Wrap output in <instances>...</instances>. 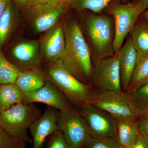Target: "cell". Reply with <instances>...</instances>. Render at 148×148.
Here are the masks:
<instances>
[{
	"mask_svg": "<svg viewBox=\"0 0 148 148\" xmlns=\"http://www.w3.org/2000/svg\"><path fill=\"white\" fill-rule=\"evenodd\" d=\"M66 47L59 61L81 82L92 81L93 67L90 48L79 24L75 20L63 21Z\"/></svg>",
	"mask_w": 148,
	"mask_h": 148,
	"instance_id": "6da1fadb",
	"label": "cell"
},
{
	"mask_svg": "<svg viewBox=\"0 0 148 148\" xmlns=\"http://www.w3.org/2000/svg\"><path fill=\"white\" fill-rule=\"evenodd\" d=\"M93 65L104 58L113 56L114 25L110 17L92 14L85 21Z\"/></svg>",
	"mask_w": 148,
	"mask_h": 148,
	"instance_id": "7a4b0ae2",
	"label": "cell"
},
{
	"mask_svg": "<svg viewBox=\"0 0 148 148\" xmlns=\"http://www.w3.org/2000/svg\"><path fill=\"white\" fill-rule=\"evenodd\" d=\"M47 79L56 86L71 103L78 106L87 103L95 93L91 84H86L74 76L58 61L50 63Z\"/></svg>",
	"mask_w": 148,
	"mask_h": 148,
	"instance_id": "3957f363",
	"label": "cell"
},
{
	"mask_svg": "<svg viewBox=\"0 0 148 148\" xmlns=\"http://www.w3.org/2000/svg\"><path fill=\"white\" fill-rule=\"evenodd\" d=\"M42 115L34 104L17 103L0 112V126L8 134L24 143H32L27 134L31 125Z\"/></svg>",
	"mask_w": 148,
	"mask_h": 148,
	"instance_id": "277c9868",
	"label": "cell"
},
{
	"mask_svg": "<svg viewBox=\"0 0 148 148\" xmlns=\"http://www.w3.org/2000/svg\"><path fill=\"white\" fill-rule=\"evenodd\" d=\"M87 103L106 111L115 120L133 122L139 119L125 92H95Z\"/></svg>",
	"mask_w": 148,
	"mask_h": 148,
	"instance_id": "5b68a950",
	"label": "cell"
},
{
	"mask_svg": "<svg viewBox=\"0 0 148 148\" xmlns=\"http://www.w3.org/2000/svg\"><path fill=\"white\" fill-rule=\"evenodd\" d=\"M140 1L127 4H115L109 12L112 15L114 24V49L115 54L122 46L125 38L137 22L140 14L146 9Z\"/></svg>",
	"mask_w": 148,
	"mask_h": 148,
	"instance_id": "8992f818",
	"label": "cell"
},
{
	"mask_svg": "<svg viewBox=\"0 0 148 148\" xmlns=\"http://www.w3.org/2000/svg\"><path fill=\"white\" fill-rule=\"evenodd\" d=\"M71 8L70 0H52L26 9L35 31L41 33L57 24Z\"/></svg>",
	"mask_w": 148,
	"mask_h": 148,
	"instance_id": "52a82bcc",
	"label": "cell"
},
{
	"mask_svg": "<svg viewBox=\"0 0 148 148\" xmlns=\"http://www.w3.org/2000/svg\"><path fill=\"white\" fill-rule=\"evenodd\" d=\"M93 67L91 85L95 92H123L118 53L98 61Z\"/></svg>",
	"mask_w": 148,
	"mask_h": 148,
	"instance_id": "ba28073f",
	"label": "cell"
},
{
	"mask_svg": "<svg viewBox=\"0 0 148 148\" xmlns=\"http://www.w3.org/2000/svg\"><path fill=\"white\" fill-rule=\"evenodd\" d=\"M58 128L72 148L82 147L90 136L87 123L79 112L73 108L59 111Z\"/></svg>",
	"mask_w": 148,
	"mask_h": 148,
	"instance_id": "9c48e42d",
	"label": "cell"
},
{
	"mask_svg": "<svg viewBox=\"0 0 148 148\" xmlns=\"http://www.w3.org/2000/svg\"><path fill=\"white\" fill-rule=\"evenodd\" d=\"M80 107V114L87 123L90 136L95 138L116 137V121L110 114L88 103L82 104Z\"/></svg>",
	"mask_w": 148,
	"mask_h": 148,
	"instance_id": "30bf717a",
	"label": "cell"
},
{
	"mask_svg": "<svg viewBox=\"0 0 148 148\" xmlns=\"http://www.w3.org/2000/svg\"><path fill=\"white\" fill-rule=\"evenodd\" d=\"M22 103L26 104L44 103L59 111L68 110L73 108L69 99L61 90L47 79L44 85L38 90L23 93Z\"/></svg>",
	"mask_w": 148,
	"mask_h": 148,
	"instance_id": "8fae6325",
	"label": "cell"
},
{
	"mask_svg": "<svg viewBox=\"0 0 148 148\" xmlns=\"http://www.w3.org/2000/svg\"><path fill=\"white\" fill-rule=\"evenodd\" d=\"M40 42L41 60L50 63L60 60L64 55L66 47L63 21L60 20L46 32Z\"/></svg>",
	"mask_w": 148,
	"mask_h": 148,
	"instance_id": "7c38bea8",
	"label": "cell"
},
{
	"mask_svg": "<svg viewBox=\"0 0 148 148\" xmlns=\"http://www.w3.org/2000/svg\"><path fill=\"white\" fill-rule=\"evenodd\" d=\"M57 109L48 107L29 127L33 137V148H42L45 139L59 130Z\"/></svg>",
	"mask_w": 148,
	"mask_h": 148,
	"instance_id": "4fadbf2b",
	"label": "cell"
},
{
	"mask_svg": "<svg viewBox=\"0 0 148 148\" xmlns=\"http://www.w3.org/2000/svg\"><path fill=\"white\" fill-rule=\"evenodd\" d=\"M12 54L19 66L23 69L21 71L36 69L41 60L40 41L20 42L14 47Z\"/></svg>",
	"mask_w": 148,
	"mask_h": 148,
	"instance_id": "5bb4252c",
	"label": "cell"
},
{
	"mask_svg": "<svg viewBox=\"0 0 148 148\" xmlns=\"http://www.w3.org/2000/svg\"><path fill=\"white\" fill-rule=\"evenodd\" d=\"M120 72L123 91L127 90L135 70L138 54L130 36L127 37L125 44L118 52Z\"/></svg>",
	"mask_w": 148,
	"mask_h": 148,
	"instance_id": "9a60e30c",
	"label": "cell"
},
{
	"mask_svg": "<svg viewBox=\"0 0 148 148\" xmlns=\"http://www.w3.org/2000/svg\"><path fill=\"white\" fill-rule=\"evenodd\" d=\"M46 79L36 69L20 71L14 84L23 93L34 92L45 84Z\"/></svg>",
	"mask_w": 148,
	"mask_h": 148,
	"instance_id": "2e32d148",
	"label": "cell"
},
{
	"mask_svg": "<svg viewBox=\"0 0 148 148\" xmlns=\"http://www.w3.org/2000/svg\"><path fill=\"white\" fill-rule=\"evenodd\" d=\"M116 121V138L121 146L129 148L135 143L140 135L138 129V120L130 122L124 121Z\"/></svg>",
	"mask_w": 148,
	"mask_h": 148,
	"instance_id": "e0dca14e",
	"label": "cell"
},
{
	"mask_svg": "<svg viewBox=\"0 0 148 148\" xmlns=\"http://www.w3.org/2000/svg\"><path fill=\"white\" fill-rule=\"evenodd\" d=\"M17 12L12 3L0 17V48L5 44L13 32L17 21Z\"/></svg>",
	"mask_w": 148,
	"mask_h": 148,
	"instance_id": "ac0fdd59",
	"label": "cell"
},
{
	"mask_svg": "<svg viewBox=\"0 0 148 148\" xmlns=\"http://www.w3.org/2000/svg\"><path fill=\"white\" fill-rule=\"evenodd\" d=\"M23 92L14 83L0 85V112L22 103Z\"/></svg>",
	"mask_w": 148,
	"mask_h": 148,
	"instance_id": "d6986e66",
	"label": "cell"
},
{
	"mask_svg": "<svg viewBox=\"0 0 148 148\" xmlns=\"http://www.w3.org/2000/svg\"><path fill=\"white\" fill-rule=\"evenodd\" d=\"M148 82V54L138 56L132 78L125 93H129Z\"/></svg>",
	"mask_w": 148,
	"mask_h": 148,
	"instance_id": "ffe728a7",
	"label": "cell"
},
{
	"mask_svg": "<svg viewBox=\"0 0 148 148\" xmlns=\"http://www.w3.org/2000/svg\"><path fill=\"white\" fill-rule=\"evenodd\" d=\"M139 56L148 54V24L136 22L130 32Z\"/></svg>",
	"mask_w": 148,
	"mask_h": 148,
	"instance_id": "44dd1931",
	"label": "cell"
},
{
	"mask_svg": "<svg viewBox=\"0 0 148 148\" xmlns=\"http://www.w3.org/2000/svg\"><path fill=\"white\" fill-rule=\"evenodd\" d=\"M126 94L139 118L148 111V82Z\"/></svg>",
	"mask_w": 148,
	"mask_h": 148,
	"instance_id": "7402d4cb",
	"label": "cell"
},
{
	"mask_svg": "<svg viewBox=\"0 0 148 148\" xmlns=\"http://www.w3.org/2000/svg\"><path fill=\"white\" fill-rule=\"evenodd\" d=\"M20 71L6 59L0 48V85L14 83Z\"/></svg>",
	"mask_w": 148,
	"mask_h": 148,
	"instance_id": "603a6c76",
	"label": "cell"
},
{
	"mask_svg": "<svg viewBox=\"0 0 148 148\" xmlns=\"http://www.w3.org/2000/svg\"><path fill=\"white\" fill-rule=\"evenodd\" d=\"M114 0H70L71 8L80 11L84 10H89L95 13L99 14L109 4ZM131 1L135 0H121Z\"/></svg>",
	"mask_w": 148,
	"mask_h": 148,
	"instance_id": "cb8c5ba5",
	"label": "cell"
},
{
	"mask_svg": "<svg viewBox=\"0 0 148 148\" xmlns=\"http://www.w3.org/2000/svg\"><path fill=\"white\" fill-rule=\"evenodd\" d=\"M116 137L95 138L90 136L81 148H121Z\"/></svg>",
	"mask_w": 148,
	"mask_h": 148,
	"instance_id": "d4e9b609",
	"label": "cell"
},
{
	"mask_svg": "<svg viewBox=\"0 0 148 148\" xmlns=\"http://www.w3.org/2000/svg\"><path fill=\"white\" fill-rule=\"evenodd\" d=\"M25 143L12 137L0 127V148H19Z\"/></svg>",
	"mask_w": 148,
	"mask_h": 148,
	"instance_id": "484cf974",
	"label": "cell"
},
{
	"mask_svg": "<svg viewBox=\"0 0 148 148\" xmlns=\"http://www.w3.org/2000/svg\"><path fill=\"white\" fill-rule=\"evenodd\" d=\"M48 148H72L59 130L51 135Z\"/></svg>",
	"mask_w": 148,
	"mask_h": 148,
	"instance_id": "4316f807",
	"label": "cell"
},
{
	"mask_svg": "<svg viewBox=\"0 0 148 148\" xmlns=\"http://www.w3.org/2000/svg\"><path fill=\"white\" fill-rule=\"evenodd\" d=\"M138 129L140 135L148 141V119L139 118Z\"/></svg>",
	"mask_w": 148,
	"mask_h": 148,
	"instance_id": "83f0119b",
	"label": "cell"
},
{
	"mask_svg": "<svg viewBox=\"0 0 148 148\" xmlns=\"http://www.w3.org/2000/svg\"><path fill=\"white\" fill-rule=\"evenodd\" d=\"M129 148H148V141L140 134L135 143Z\"/></svg>",
	"mask_w": 148,
	"mask_h": 148,
	"instance_id": "f1b7e54d",
	"label": "cell"
},
{
	"mask_svg": "<svg viewBox=\"0 0 148 148\" xmlns=\"http://www.w3.org/2000/svg\"><path fill=\"white\" fill-rule=\"evenodd\" d=\"M11 2V0H0V17Z\"/></svg>",
	"mask_w": 148,
	"mask_h": 148,
	"instance_id": "f546056e",
	"label": "cell"
},
{
	"mask_svg": "<svg viewBox=\"0 0 148 148\" xmlns=\"http://www.w3.org/2000/svg\"><path fill=\"white\" fill-rule=\"evenodd\" d=\"M14 3L18 6L24 9L29 7L30 0H13Z\"/></svg>",
	"mask_w": 148,
	"mask_h": 148,
	"instance_id": "4dcf8cb0",
	"label": "cell"
},
{
	"mask_svg": "<svg viewBox=\"0 0 148 148\" xmlns=\"http://www.w3.org/2000/svg\"><path fill=\"white\" fill-rule=\"evenodd\" d=\"M51 1L52 0H30L29 7L40 4L43 3Z\"/></svg>",
	"mask_w": 148,
	"mask_h": 148,
	"instance_id": "1f68e13d",
	"label": "cell"
},
{
	"mask_svg": "<svg viewBox=\"0 0 148 148\" xmlns=\"http://www.w3.org/2000/svg\"><path fill=\"white\" fill-rule=\"evenodd\" d=\"M140 2L146 8L148 7V0H140Z\"/></svg>",
	"mask_w": 148,
	"mask_h": 148,
	"instance_id": "d6a6232c",
	"label": "cell"
},
{
	"mask_svg": "<svg viewBox=\"0 0 148 148\" xmlns=\"http://www.w3.org/2000/svg\"><path fill=\"white\" fill-rule=\"evenodd\" d=\"M140 117H143L146 119H148V111L143 114Z\"/></svg>",
	"mask_w": 148,
	"mask_h": 148,
	"instance_id": "836d02e7",
	"label": "cell"
},
{
	"mask_svg": "<svg viewBox=\"0 0 148 148\" xmlns=\"http://www.w3.org/2000/svg\"><path fill=\"white\" fill-rule=\"evenodd\" d=\"M144 16L148 21V9L144 13Z\"/></svg>",
	"mask_w": 148,
	"mask_h": 148,
	"instance_id": "e575fe53",
	"label": "cell"
},
{
	"mask_svg": "<svg viewBox=\"0 0 148 148\" xmlns=\"http://www.w3.org/2000/svg\"><path fill=\"white\" fill-rule=\"evenodd\" d=\"M19 148H25V144H24L23 145L21 146Z\"/></svg>",
	"mask_w": 148,
	"mask_h": 148,
	"instance_id": "d590c367",
	"label": "cell"
},
{
	"mask_svg": "<svg viewBox=\"0 0 148 148\" xmlns=\"http://www.w3.org/2000/svg\"><path fill=\"white\" fill-rule=\"evenodd\" d=\"M121 148H123V147H121Z\"/></svg>",
	"mask_w": 148,
	"mask_h": 148,
	"instance_id": "8d00e7d4",
	"label": "cell"
},
{
	"mask_svg": "<svg viewBox=\"0 0 148 148\" xmlns=\"http://www.w3.org/2000/svg\"><path fill=\"white\" fill-rule=\"evenodd\" d=\"M0 127H1V126H0Z\"/></svg>",
	"mask_w": 148,
	"mask_h": 148,
	"instance_id": "74e56055",
	"label": "cell"
},
{
	"mask_svg": "<svg viewBox=\"0 0 148 148\" xmlns=\"http://www.w3.org/2000/svg\"></svg>",
	"mask_w": 148,
	"mask_h": 148,
	"instance_id": "f35d334b",
	"label": "cell"
}]
</instances>
